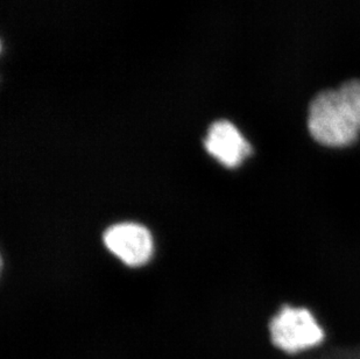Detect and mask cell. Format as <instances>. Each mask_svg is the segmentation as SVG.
I'll list each match as a JSON object with an SVG mask.
<instances>
[{
	"instance_id": "6da1fadb",
	"label": "cell",
	"mask_w": 360,
	"mask_h": 359,
	"mask_svg": "<svg viewBox=\"0 0 360 359\" xmlns=\"http://www.w3.org/2000/svg\"><path fill=\"white\" fill-rule=\"evenodd\" d=\"M307 124L316 143L333 149L352 145L360 134L337 88L322 90L310 101Z\"/></svg>"
},
{
	"instance_id": "7a4b0ae2",
	"label": "cell",
	"mask_w": 360,
	"mask_h": 359,
	"mask_svg": "<svg viewBox=\"0 0 360 359\" xmlns=\"http://www.w3.org/2000/svg\"><path fill=\"white\" fill-rule=\"evenodd\" d=\"M273 344L287 353H297L319 346L324 339L323 328L306 308L285 306L269 323Z\"/></svg>"
},
{
	"instance_id": "3957f363",
	"label": "cell",
	"mask_w": 360,
	"mask_h": 359,
	"mask_svg": "<svg viewBox=\"0 0 360 359\" xmlns=\"http://www.w3.org/2000/svg\"><path fill=\"white\" fill-rule=\"evenodd\" d=\"M106 248L129 266H141L153 253V239L146 227L136 223H120L104 234Z\"/></svg>"
},
{
	"instance_id": "277c9868",
	"label": "cell",
	"mask_w": 360,
	"mask_h": 359,
	"mask_svg": "<svg viewBox=\"0 0 360 359\" xmlns=\"http://www.w3.org/2000/svg\"><path fill=\"white\" fill-rule=\"evenodd\" d=\"M204 145L209 154L229 168L238 167L252 152L248 140L228 120H219L211 125Z\"/></svg>"
},
{
	"instance_id": "5b68a950",
	"label": "cell",
	"mask_w": 360,
	"mask_h": 359,
	"mask_svg": "<svg viewBox=\"0 0 360 359\" xmlns=\"http://www.w3.org/2000/svg\"><path fill=\"white\" fill-rule=\"evenodd\" d=\"M340 99L360 127V78H350L337 88Z\"/></svg>"
}]
</instances>
